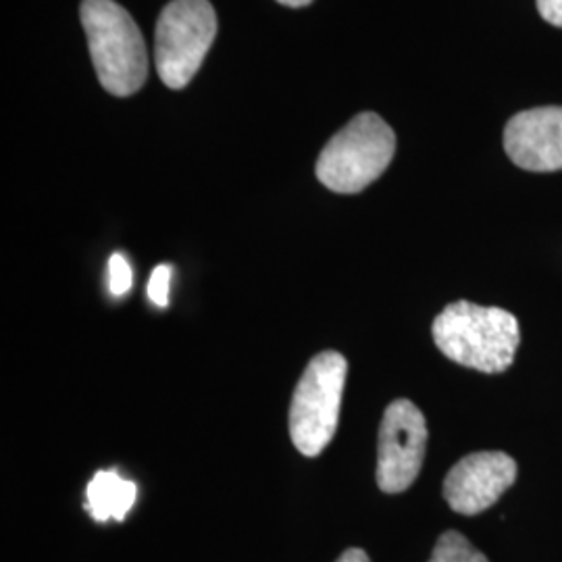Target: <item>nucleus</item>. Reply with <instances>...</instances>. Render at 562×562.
<instances>
[{
    "label": "nucleus",
    "instance_id": "obj_1",
    "mask_svg": "<svg viewBox=\"0 0 562 562\" xmlns=\"http://www.w3.org/2000/svg\"><path fill=\"white\" fill-rule=\"evenodd\" d=\"M431 334L443 357L482 373L506 371L521 341L513 313L467 301L448 304L436 317Z\"/></svg>",
    "mask_w": 562,
    "mask_h": 562
},
{
    "label": "nucleus",
    "instance_id": "obj_2",
    "mask_svg": "<svg viewBox=\"0 0 562 562\" xmlns=\"http://www.w3.org/2000/svg\"><path fill=\"white\" fill-rule=\"evenodd\" d=\"M81 25L102 88L113 97H132L148 78V55L140 27L115 0H83Z\"/></svg>",
    "mask_w": 562,
    "mask_h": 562
},
{
    "label": "nucleus",
    "instance_id": "obj_3",
    "mask_svg": "<svg viewBox=\"0 0 562 562\" xmlns=\"http://www.w3.org/2000/svg\"><path fill=\"white\" fill-rule=\"evenodd\" d=\"M394 153V130L378 113H361L325 144L315 171L331 192L357 194L382 178Z\"/></svg>",
    "mask_w": 562,
    "mask_h": 562
},
{
    "label": "nucleus",
    "instance_id": "obj_4",
    "mask_svg": "<svg viewBox=\"0 0 562 562\" xmlns=\"http://www.w3.org/2000/svg\"><path fill=\"white\" fill-rule=\"evenodd\" d=\"M348 362L336 350L306 364L290 404V438L304 457H319L336 436Z\"/></svg>",
    "mask_w": 562,
    "mask_h": 562
},
{
    "label": "nucleus",
    "instance_id": "obj_5",
    "mask_svg": "<svg viewBox=\"0 0 562 562\" xmlns=\"http://www.w3.org/2000/svg\"><path fill=\"white\" fill-rule=\"evenodd\" d=\"M217 36V15L209 0H171L155 32V60L167 88H186Z\"/></svg>",
    "mask_w": 562,
    "mask_h": 562
},
{
    "label": "nucleus",
    "instance_id": "obj_6",
    "mask_svg": "<svg viewBox=\"0 0 562 562\" xmlns=\"http://www.w3.org/2000/svg\"><path fill=\"white\" fill-rule=\"evenodd\" d=\"M427 448V423L406 398L383 413L378 443V485L385 494H401L419 477Z\"/></svg>",
    "mask_w": 562,
    "mask_h": 562
},
{
    "label": "nucleus",
    "instance_id": "obj_7",
    "mask_svg": "<svg viewBox=\"0 0 562 562\" xmlns=\"http://www.w3.org/2000/svg\"><path fill=\"white\" fill-rule=\"evenodd\" d=\"M517 480V462L504 452H473L457 462L446 482L443 498L464 517L480 515Z\"/></svg>",
    "mask_w": 562,
    "mask_h": 562
},
{
    "label": "nucleus",
    "instance_id": "obj_8",
    "mask_svg": "<svg viewBox=\"0 0 562 562\" xmlns=\"http://www.w3.org/2000/svg\"><path fill=\"white\" fill-rule=\"evenodd\" d=\"M504 150L527 171H561L562 106H540L515 115L504 132Z\"/></svg>",
    "mask_w": 562,
    "mask_h": 562
},
{
    "label": "nucleus",
    "instance_id": "obj_9",
    "mask_svg": "<svg viewBox=\"0 0 562 562\" xmlns=\"http://www.w3.org/2000/svg\"><path fill=\"white\" fill-rule=\"evenodd\" d=\"M136 483L123 480L115 471H99L88 483L86 510L99 522L123 521L136 503Z\"/></svg>",
    "mask_w": 562,
    "mask_h": 562
},
{
    "label": "nucleus",
    "instance_id": "obj_10",
    "mask_svg": "<svg viewBox=\"0 0 562 562\" xmlns=\"http://www.w3.org/2000/svg\"><path fill=\"white\" fill-rule=\"evenodd\" d=\"M429 562H490L477 548L459 533V531H446L436 543Z\"/></svg>",
    "mask_w": 562,
    "mask_h": 562
},
{
    "label": "nucleus",
    "instance_id": "obj_11",
    "mask_svg": "<svg viewBox=\"0 0 562 562\" xmlns=\"http://www.w3.org/2000/svg\"><path fill=\"white\" fill-rule=\"evenodd\" d=\"M132 288V267L123 255H113L109 259V290L115 299L127 294Z\"/></svg>",
    "mask_w": 562,
    "mask_h": 562
},
{
    "label": "nucleus",
    "instance_id": "obj_12",
    "mask_svg": "<svg viewBox=\"0 0 562 562\" xmlns=\"http://www.w3.org/2000/svg\"><path fill=\"white\" fill-rule=\"evenodd\" d=\"M173 276V267L171 265H159L155 267L150 280H148V299L155 302L157 306L165 308L169 302V283Z\"/></svg>",
    "mask_w": 562,
    "mask_h": 562
},
{
    "label": "nucleus",
    "instance_id": "obj_13",
    "mask_svg": "<svg viewBox=\"0 0 562 562\" xmlns=\"http://www.w3.org/2000/svg\"><path fill=\"white\" fill-rule=\"evenodd\" d=\"M538 9L543 20L562 27V0H538Z\"/></svg>",
    "mask_w": 562,
    "mask_h": 562
},
{
    "label": "nucleus",
    "instance_id": "obj_14",
    "mask_svg": "<svg viewBox=\"0 0 562 562\" xmlns=\"http://www.w3.org/2000/svg\"><path fill=\"white\" fill-rule=\"evenodd\" d=\"M336 562H371L369 561V557H367V552L361 550V548H350V550H346V552H341L340 559Z\"/></svg>",
    "mask_w": 562,
    "mask_h": 562
},
{
    "label": "nucleus",
    "instance_id": "obj_15",
    "mask_svg": "<svg viewBox=\"0 0 562 562\" xmlns=\"http://www.w3.org/2000/svg\"><path fill=\"white\" fill-rule=\"evenodd\" d=\"M281 4H285V7H306V4H311L313 0H278Z\"/></svg>",
    "mask_w": 562,
    "mask_h": 562
}]
</instances>
